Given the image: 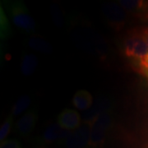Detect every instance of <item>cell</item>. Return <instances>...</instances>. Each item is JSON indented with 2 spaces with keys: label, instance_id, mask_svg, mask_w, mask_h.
Returning <instances> with one entry per match:
<instances>
[{
  "label": "cell",
  "instance_id": "obj_18",
  "mask_svg": "<svg viewBox=\"0 0 148 148\" xmlns=\"http://www.w3.org/2000/svg\"><path fill=\"white\" fill-rule=\"evenodd\" d=\"M141 32H142V35H143L148 47V28H143V29H141Z\"/></svg>",
  "mask_w": 148,
  "mask_h": 148
},
{
  "label": "cell",
  "instance_id": "obj_4",
  "mask_svg": "<svg viewBox=\"0 0 148 148\" xmlns=\"http://www.w3.org/2000/svg\"><path fill=\"white\" fill-rule=\"evenodd\" d=\"M102 12L107 22L115 31L122 30L127 21V12L119 3H108L102 6Z\"/></svg>",
  "mask_w": 148,
  "mask_h": 148
},
{
  "label": "cell",
  "instance_id": "obj_12",
  "mask_svg": "<svg viewBox=\"0 0 148 148\" xmlns=\"http://www.w3.org/2000/svg\"><path fill=\"white\" fill-rule=\"evenodd\" d=\"M27 45L31 49L40 53H50L53 50V48L49 43L46 41L44 38L38 36L30 37L27 40Z\"/></svg>",
  "mask_w": 148,
  "mask_h": 148
},
{
  "label": "cell",
  "instance_id": "obj_14",
  "mask_svg": "<svg viewBox=\"0 0 148 148\" xmlns=\"http://www.w3.org/2000/svg\"><path fill=\"white\" fill-rule=\"evenodd\" d=\"M31 103H32V99L29 95H24L20 96L17 99L14 106L12 107L10 115L13 119H14V117L20 115L24 111L27 110V108L31 105Z\"/></svg>",
  "mask_w": 148,
  "mask_h": 148
},
{
  "label": "cell",
  "instance_id": "obj_5",
  "mask_svg": "<svg viewBox=\"0 0 148 148\" xmlns=\"http://www.w3.org/2000/svg\"><path fill=\"white\" fill-rule=\"evenodd\" d=\"M91 124L82 122L78 128L71 131L69 137L64 141L66 148H86L89 147Z\"/></svg>",
  "mask_w": 148,
  "mask_h": 148
},
{
  "label": "cell",
  "instance_id": "obj_16",
  "mask_svg": "<svg viewBox=\"0 0 148 148\" xmlns=\"http://www.w3.org/2000/svg\"><path fill=\"white\" fill-rule=\"evenodd\" d=\"M10 34V24L5 13L1 8V36L5 38Z\"/></svg>",
  "mask_w": 148,
  "mask_h": 148
},
{
  "label": "cell",
  "instance_id": "obj_8",
  "mask_svg": "<svg viewBox=\"0 0 148 148\" xmlns=\"http://www.w3.org/2000/svg\"><path fill=\"white\" fill-rule=\"evenodd\" d=\"M58 123L63 128L69 131L78 128L82 123L79 113L71 109H66L58 114Z\"/></svg>",
  "mask_w": 148,
  "mask_h": 148
},
{
  "label": "cell",
  "instance_id": "obj_9",
  "mask_svg": "<svg viewBox=\"0 0 148 148\" xmlns=\"http://www.w3.org/2000/svg\"><path fill=\"white\" fill-rule=\"evenodd\" d=\"M71 131L66 130L61 127L58 123L49 124L42 134V140L45 143H53L63 142L69 137Z\"/></svg>",
  "mask_w": 148,
  "mask_h": 148
},
{
  "label": "cell",
  "instance_id": "obj_11",
  "mask_svg": "<svg viewBox=\"0 0 148 148\" xmlns=\"http://www.w3.org/2000/svg\"><path fill=\"white\" fill-rule=\"evenodd\" d=\"M72 103L80 110H87L93 105V97L89 91L80 90L77 91L73 95Z\"/></svg>",
  "mask_w": 148,
  "mask_h": 148
},
{
  "label": "cell",
  "instance_id": "obj_2",
  "mask_svg": "<svg viewBox=\"0 0 148 148\" xmlns=\"http://www.w3.org/2000/svg\"><path fill=\"white\" fill-rule=\"evenodd\" d=\"M113 123V114L107 111L101 114L95 121L91 123L89 147L96 148L101 147L106 141L107 132Z\"/></svg>",
  "mask_w": 148,
  "mask_h": 148
},
{
  "label": "cell",
  "instance_id": "obj_17",
  "mask_svg": "<svg viewBox=\"0 0 148 148\" xmlns=\"http://www.w3.org/2000/svg\"><path fill=\"white\" fill-rule=\"evenodd\" d=\"M0 148H21V144L17 140L9 139L2 142Z\"/></svg>",
  "mask_w": 148,
  "mask_h": 148
},
{
  "label": "cell",
  "instance_id": "obj_3",
  "mask_svg": "<svg viewBox=\"0 0 148 148\" xmlns=\"http://www.w3.org/2000/svg\"><path fill=\"white\" fill-rule=\"evenodd\" d=\"M123 53L127 58L136 59L148 54V47L141 30L134 29L128 33L123 42Z\"/></svg>",
  "mask_w": 148,
  "mask_h": 148
},
{
  "label": "cell",
  "instance_id": "obj_20",
  "mask_svg": "<svg viewBox=\"0 0 148 148\" xmlns=\"http://www.w3.org/2000/svg\"><path fill=\"white\" fill-rule=\"evenodd\" d=\"M36 148H45V147H36Z\"/></svg>",
  "mask_w": 148,
  "mask_h": 148
},
{
  "label": "cell",
  "instance_id": "obj_13",
  "mask_svg": "<svg viewBox=\"0 0 148 148\" xmlns=\"http://www.w3.org/2000/svg\"><path fill=\"white\" fill-rule=\"evenodd\" d=\"M38 67V59L33 53H24L21 64V73L24 76H31Z\"/></svg>",
  "mask_w": 148,
  "mask_h": 148
},
{
  "label": "cell",
  "instance_id": "obj_10",
  "mask_svg": "<svg viewBox=\"0 0 148 148\" xmlns=\"http://www.w3.org/2000/svg\"><path fill=\"white\" fill-rule=\"evenodd\" d=\"M122 8L136 16H145L148 15V2L141 0H120L119 1Z\"/></svg>",
  "mask_w": 148,
  "mask_h": 148
},
{
  "label": "cell",
  "instance_id": "obj_15",
  "mask_svg": "<svg viewBox=\"0 0 148 148\" xmlns=\"http://www.w3.org/2000/svg\"><path fill=\"white\" fill-rule=\"evenodd\" d=\"M13 124V118L9 115L3 123L2 126L0 127V141H5V138L8 137V133L10 132L12 127Z\"/></svg>",
  "mask_w": 148,
  "mask_h": 148
},
{
  "label": "cell",
  "instance_id": "obj_7",
  "mask_svg": "<svg viewBox=\"0 0 148 148\" xmlns=\"http://www.w3.org/2000/svg\"><path fill=\"white\" fill-rule=\"evenodd\" d=\"M111 110V101L105 96H99L93 103L90 110L83 114V122L92 123L101 114Z\"/></svg>",
  "mask_w": 148,
  "mask_h": 148
},
{
  "label": "cell",
  "instance_id": "obj_19",
  "mask_svg": "<svg viewBox=\"0 0 148 148\" xmlns=\"http://www.w3.org/2000/svg\"><path fill=\"white\" fill-rule=\"evenodd\" d=\"M144 75H145V76H147V78H148V72H147V73H144Z\"/></svg>",
  "mask_w": 148,
  "mask_h": 148
},
{
  "label": "cell",
  "instance_id": "obj_1",
  "mask_svg": "<svg viewBox=\"0 0 148 148\" xmlns=\"http://www.w3.org/2000/svg\"><path fill=\"white\" fill-rule=\"evenodd\" d=\"M8 10L11 20L19 30L28 34L34 33L36 31V21L30 15L23 3L19 1L10 2Z\"/></svg>",
  "mask_w": 148,
  "mask_h": 148
},
{
  "label": "cell",
  "instance_id": "obj_6",
  "mask_svg": "<svg viewBox=\"0 0 148 148\" xmlns=\"http://www.w3.org/2000/svg\"><path fill=\"white\" fill-rule=\"evenodd\" d=\"M38 119L36 110L34 108L26 112L15 123V132L20 136H27L34 130Z\"/></svg>",
  "mask_w": 148,
  "mask_h": 148
}]
</instances>
